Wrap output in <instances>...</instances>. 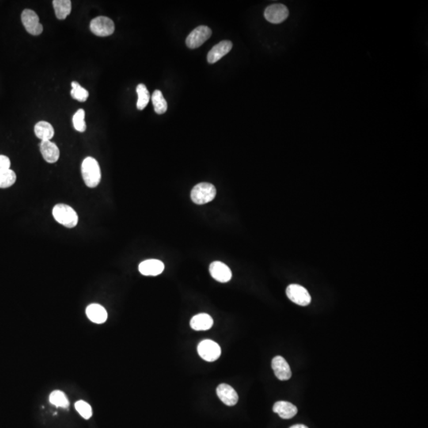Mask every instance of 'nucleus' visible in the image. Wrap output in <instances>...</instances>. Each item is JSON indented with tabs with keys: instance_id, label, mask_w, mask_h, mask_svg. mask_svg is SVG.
I'll return each instance as SVG.
<instances>
[{
	"instance_id": "f257e3e1",
	"label": "nucleus",
	"mask_w": 428,
	"mask_h": 428,
	"mask_svg": "<svg viewBox=\"0 0 428 428\" xmlns=\"http://www.w3.org/2000/svg\"><path fill=\"white\" fill-rule=\"evenodd\" d=\"M81 172L84 183L90 188H95L100 183L101 170L97 160L93 157L84 159L81 166Z\"/></svg>"
},
{
	"instance_id": "f03ea898",
	"label": "nucleus",
	"mask_w": 428,
	"mask_h": 428,
	"mask_svg": "<svg viewBox=\"0 0 428 428\" xmlns=\"http://www.w3.org/2000/svg\"><path fill=\"white\" fill-rule=\"evenodd\" d=\"M53 216L57 222L66 228H74L78 224L77 213L73 208L65 204H58L54 206Z\"/></svg>"
},
{
	"instance_id": "7ed1b4c3",
	"label": "nucleus",
	"mask_w": 428,
	"mask_h": 428,
	"mask_svg": "<svg viewBox=\"0 0 428 428\" xmlns=\"http://www.w3.org/2000/svg\"><path fill=\"white\" fill-rule=\"evenodd\" d=\"M217 190L211 183H201L197 184L191 190V199L197 205H204L213 201L216 197Z\"/></svg>"
},
{
	"instance_id": "20e7f679",
	"label": "nucleus",
	"mask_w": 428,
	"mask_h": 428,
	"mask_svg": "<svg viewBox=\"0 0 428 428\" xmlns=\"http://www.w3.org/2000/svg\"><path fill=\"white\" fill-rule=\"evenodd\" d=\"M90 29L96 36L107 37L114 34L115 26L110 18L99 16L91 22Z\"/></svg>"
},
{
	"instance_id": "39448f33",
	"label": "nucleus",
	"mask_w": 428,
	"mask_h": 428,
	"mask_svg": "<svg viewBox=\"0 0 428 428\" xmlns=\"http://www.w3.org/2000/svg\"><path fill=\"white\" fill-rule=\"evenodd\" d=\"M286 295L290 301L301 306H307L312 300L308 290L297 284L289 285L286 289Z\"/></svg>"
},
{
	"instance_id": "423d86ee",
	"label": "nucleus",
	"mask_w": 428,
	"mask_h": 428,
	"mask_svg": "<svg viewBox=\"0 0 428 428\" xmlns=\"http://www.w3.org/2000/svg\"><path fill=\"white\" fill-rule=\"evenodd\" d=\"M198 352L200 357L205 361H214L221 356V349L217 342L206 339L198 344Z\"/></svg>"
},
{
	"instance_id": "0eeeda50",
	"label": "nucleus",
	"mask_w": 428,
	"mask_h": 428,
	"mask_svg": "<svg viewBox=\"0 0 428 428\" xmlns=\"http://www.w3.org/2000/svg\"><path fill=\"white\" fill-rule=\"evenodd\" d=\"M21 18L23 26L29 34L38 36L43 32V26L41 24L36 12L31 9L24 10Z\"/></svg>"
},
{
	"instance_id": "6e6552de",
	"label": "nucleus",
	"mask_w": 428,
	"mask_h": 428,
	"mask_svg": "<svg viewBox=\"0 0 428 428\" xmlns=\"http://www.w3.org/2000/svg\"><path fill=\"white\" fill-rule=\"evenodd\" d=\"M211 35L210 28L206 26H200L187 36L186 44L190 49H196L204 44Z\"/></svg>"
},
{
	"instance_id": "1a4fd4ad",
	"label": "nucleus",
	"mask_w": 428,
	"mask_h": 428,
	"mask_svg": "<svg viewBox=\"0 0 428 428\" xmlns=\"http://www.w3.org/2000/svg\"><path fill=\"white\" fill-rule=\"evenodd\" d=\"M289 16V10L282 4H271L265 10L264 17L269 23L279 24Z\"/></svg>"
},
{
	"instance_id": "9d476101",
	"label": "nucleus",
	"mask_w": 428,
	"mask_h": 428,
	"mask_svg": "<svg viewBox=\"0 0 428 428\" xmlns=\"http://www.w3.org/2000/svg\"><path fill=\"white\" fill-rule=\"evenodd\" d=\"M209 272L216 281L225 283L232 278V271L225 263L215 261L209 266Z\"/></svg>"
},
{
	"instance_id": "9b49d317",
	"label": "nucleus",
	"mask_w": 428,
	"mask_h": 428,
	"mask_svg": "<svg viewBox=\"0 0 428 428\" xmlns=\"http://www.w3.org/2000/svg\"><path fill=\"white\" fill-rule=\"evenodd\" d=\"M276 377L280 380H287L292 377V372L289 364L282 356H276L271 362Z\"/></svg>"
},
{
	"instance_id": "f8f14e48",
	"label": "nucleus",
	"mask_w": 428,
	"mask_h": 428,
	"mask_svg": "<svg viewBox=\"0 0 428 428\" xmlns=\"http://www.w3.org/2000/svg\"><path fill=\"white\" fill-rule=\"evenodd\" d=\"M232 43L230 41H222L213 46L208 53L207 61L209 64H214L225 57L232 50Z\"/></svg>"
},
{
	"instance_id": "ddd939ff",
	"label": "nucleus",
	"mask_w": 428,
	"mask_h": 428,
	"mask_svg": "<svg viewBox=\"0 0 428 428\" xmlns=\"http://www.w3.org/2000/svg\"><path fill=\"white\" fill-rule=\"evenodd\" d=\"M217 394L219 399L228 406L236 404L239 399L236 390L227 384H221L217 388Z\"/></svg>"
},
{
	"instance_id": "4468645a",
	"label": "nucleus",
	"mask_w": 428,
	"mask_h": 428,
	"mask_svg": "<svg viewBox=\"0 0 428 428\" xmlns=\"http://www.w3.org/2000/svg\"><path fill=\"white\" fill-rule=\"evenodd\" d=\"M164 270V264L158 259H148L140 263L139 271L145 276H157Z\"/></svg>"
},
{
	"instance_id": "2eb2a0df",
	"label": "nucleus",
	"mask_w": 428,
	"mask_h": 428,
	"mask_svg": "<svg viewBox=\"0 0 428 428\" xmlns=\"http://www.w3.org/2000/svg\"><path fill=\"white\" fill-rule=\"evenodd\" d=\"M40 151L43 158L47 163L54 164L59 160L60 150L55 143L50 141H42Z\"/></svg>"
},
{
	"instance_id": "dca6fc26",
	"label": "nucleus",
	"mask_w": 428,
	"mask_h": 428,
	"mask_svg": "<svg viewBox=\"0 0 428 428\" xmlns=\"http://www.w3.org/2000/svg\"><path fill=\"white\" fill-rule=\"evenodd\" d=\"M86 314L91 321L95 323H103L107 321V312L104 307L99 304H92L86 309Z\"/></svg>"
},
{
	"instance_id": "f3484780",
	"label": "nucleus",
	"mask_w": 428,
	"mask_h": 428,
	"mask_svg": "<svg viewBox=\"0 0 428 428\" xmlns=\"http://www.w3.org/2000/svg\"><path fill=\"white\" fill-rule=\"evenodd\" d=\"M273 411L284 419H289L297 415V408L294 404L287 401H278L273 406Z\"/></svg>"
},
{
	"instance_id": "a211bd4d",
	"label": "nucleus",
	"mask_w": 428,
	"mask_h": 428,
	"mask_svg": "<svg viewBox=\"0 0 428 428\" xmlns=\"http://www.w3.org/2000/svg\"><path fill=\"white\" fill-rule=\"evenodd\" d=\"M213 324V318L206 313L198 314L190 320V327L194 331H206L210 329Z\"/></svg>"
},
{
	"instance_id": "6ab92c4d",
	"label": "nucleus",
	"mask_w": 428,
	"mask_h": 428,
	"mask_svg": "<svg viewBox=\"0 0 428 428\" xmlns=\"http://www.w3.org/2000/svg\"><path fill=\"white\" fill-rule=\"evenodd\" d=\"M35 135L42 141H50L55 134L54 127L49 122L42 121L38 122L35 126Z\"/></svg>"
},
{
	"instance_id": "aec40b11",
	"label": "nucleus",
	"mask_w": 428,
	"mask_h": 428,
	"mask_svg": "<svg viewBox=\"0 0 428 428\" xmlns=\"http://www.w3.org/2000/svg\"><path fill=\"white\" fill-rule=\"evenodd\" d=\"M56 16L60 20H64L72 12V2L70 0H54L53 2Z\"/></svg>"
},
{
	"instance_id": "412c9836",
	"label": "nucleus",
	"mask_w": 428,
	"mask_h": 428,
	"mask_svg": "<svg viewBox=\"0 0 428 428\" xmlns=\"http://www.w3.org/2000/svg\"><path fill=\"white\" fill-rule=\"evenodd\" d=\"M152 101L156 114H164L168 110V103L164 99V95L159 90H156L152 94Z\"/></svg>"
},
{
	"instance_id": "4be33fe9",
	"label": "nucleus",
	"mask_w": 428,
	"mask_h": 428,
	"mask_svg": "<svg viewBox=\"0 0 428 428\" xmlns=\"http://www.w3.org/2000/svg\"><path fill=\"white\" fill-rule=\"evenodd\" d=\"M137 95H138L137 107L139 111H142L147 107V105L149 104V101H150V94L147 89L146 86L143 84L137 86Z\"/></svg>"
},
{
	"instance_id": "5701e85b",
	"label": "nucleus",
	"mask_w": 428,
	"mask_h": 428,
	"mask_svg": "<svg viewBox=\"0 0 428 428\" xmlns=\"http://www.w3.org/2000/svg\"><path fill=\"white\" fill-rule=\"evenodd\" d=\"M72 88L73 89L71 91V95L73 99L81 103L87 101L89 96V92L85 88H82L76 81L72 82Z\"/></svg>"
},
{
	"instance_id": "b1692460",
	"label": "nucleus",
	"mask_w": 428,
	"mask_h": 428,
	"mask_svg": "<svg viewBox=\"0 0 428 428\" xmlns=\"http://www.w3.org/2000/svg\"><path fill=\"white\" fill-rule=\"evenodd\" d=\"M50 402L57 407H63V408H67L69 405V399L65 396V394L59 390H56L50 394Z\"/></svg>"
},
{
	"instance_id": "393cba45",
	"label": "nucleus",
	"mask_w": 428,
	"mask_h": 428,
	"mask_svg": "<svg viewBox=\"0 0 428 428\" xmlns=\"http://www.w3.org/2000/svg\"><path fill=\"white\" fill-rule=\"evenodd\" d=\"M16 174L15 171L9 169L0 173V188H8L12 187L16 182Z\"/></svg>"
},
{
	"instance_id": "a878e982",
	"label": "nucleus",
	"mask_w": 428,
	"mask_h": 428,
	"mask_svg": "<svg viewBox=\"0 0 428 428\" xmlns=\"http://www.w3.org/2000/svg\"><path fill=\"white\" fill-rule=\"evenodd\" d=\"M84 118H85V111L83 109L78 110L76 111V114L73 115V126H74L76 131L84 133L87 130V125H86Z\"/></svg>"
},
{
	"instance_id": "bb28decb",
	"label": "nucleus",
	"mask_w": 428,
	"mask_h": 428,
	"mask_svg": "<svg viewBox=\"0 0 428 428\" xmlns=\"http://www.w3.org/2000/svg\"><path fill=\"white\" fill-rule=\"evenodd\" d=\"M76 411H78L83 418L88 419L92 416V408L89 403L84 400H79L75 404Z\"/></svg>"
},
{
	"instance_id": "cd10ccee",
	"label": "nucleus",
	"mask_w": 428,
	"mask_h": 428,
	"mask_svg": "<svg viewBox=\"0 0 428 428\" xmlns=\"http://www.w3.org/2000/svg\"><path fill=\"white\" fill-rule=\"evenodd\" d=\"M11 167V160L8 156L0 155V173L3 171L10 169Z\"/></svg>"
},
{
	"instance_id": "c85d7f7f",
	"label": "nucleus",
	"mask_w": 428,
	"mask_h": 428,
	"mask_svg": "<svg viewBox=\"0 0 428 428\" xmlns=\"http://www.w3.org/2000/svg\"><path fill=\"white\" fill-rule=\"evenodd\" d=\"M289 428H308V426L303 424H295L293 426H290Z\"/></svg>"
}]
</instances>
